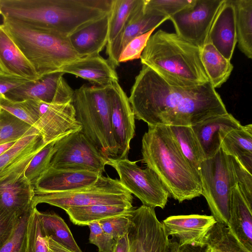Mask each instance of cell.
<instances>
[{
  "mask_svg": "<svg viewBox=\"0 0 252 252\" xmlns=\"http://www.w3.org/2000/svg\"><path fill=\"white\" fill-rule=\"evenodd\" d=\"M128 100L135 119L148 126H192L228 113L210 82L183 87L167 83L145 65L135 79Z\"/></svg>",
  "mask_w": 252,
  "mask_h": 252,
  "instance_id": "6da1fadb",
  "label": "cell"
},
{
  "mask_svg": "<svg viewBox=\"0 0 252 252\" xmlns=\"http://www.w3.org/2000/svg\"><path fill=\"white\" fill-rule=\"evenodd\" d=\"M113 0H0L2 18L68 37L111 12Z\"/></svg>",
  "mask_w": 252,
  "mask_h": 252,
  "instance_id": "7a4b0ae2",
  "label": "cell"
},
{
  "mask_svg": "<svg viewBox=\"0 0 252 252\" xmlns=\"http://www.w3.org/2000/svg\"><path fill=\"white\" fill-rule=\"evenodd\" d=\"M148 126L142 139V161L179 203L200 196L198 172L182 153L169 126Z\"/></svg>",
  "mask_w": 252,
  "mask_h": 252,
  "instance_id": "3957f363",
  "label": "cell"
},
{
  "mask_svg": "<svg viewBox=\"0 0 252 252\" xmlns=\"http://www.w3.org/2000/svg\"><path fill=\"white\" fill-rule=\"evenodd\" d=\"M140 59L142 65L174 86L192 87L210 82L200 48L176 33L159 30L152 34Z\"/></svg>",
  "mask_w": 252,
  "mask_h": 252,
  "instance_id": "277c9868",
  "label": "cell"
},
{
  "mask_svg": "<svg viewBox=\"0 0 252 252\" xmlns=\"http://www.w3.org/2000/svg\"><path fill=\"white\" fill-rule=\"evenodd\" d=\"M2 24L39 78L82 58L68 37L8 19L3 18Z\"/></svg>",
  "mask_w": 252,
  "mask_h": 252,
  "instance_id": "5b68a950",
  "label": "cell"
},
{
  "mask_svg": "<svg viewBox=\"0 0 252 252\" xmlns=\"http://www.w3.org/2000/svg\"><path fill=\"white\" fill-rule=\"evenodd\" d=\"M108 86L83 85L71 102L81 132L107 160L117 159V150L110 120Z\"/></svg>",
  "mask_w": 252,
  "mask_h": 252,
  "instance_id": "8992f818",
  "label": "cell"
},
{
  "mask_svg": "<svg viewBox=\"0 0 252 252\" xmlns=\"http://www.w3.org/2000/svg\"><path fill=\"white\" fill-rule=\"evenodd\" d=\"M198 172L201 195L206 200L211 216L217 222L227 226L231 191L237 184L231 157L220 148L213 157L201 162Z\"/></svg>",
  "mask_w": 252,
  "mask_h": 252,
  "instance_id": "52a82bcc",
  "label": "cell"
},
{
  "mask_svg": "<svg viewBox=\"0 0 252 252\" xmlns=\"http://www.w3.org/2000/svg\"><path fill=\"white\" fill-rule=\"evenodd\" d=\"M132 194L119 180L102 175L92 185L66 192H46L34 189L32 203L35 207L45 203L65 211L71 207L98 204L132 205Z\"/></svg>",
  "mask_w": 252,
  "mask_h": 252,
  "instance_id": "ba28073f",
  "label": "cell"
},
{
  "mask_svg": "<svg viewBox=\"0 0 252 252\" xmlns=\"http://www.w3.org/2000/svg\"><path fill=\"white\" fill-rule=\"evenodd\" d=\"M128 216V252H178V241L169 238L154 208L142 205Z\"/></svg>",
  "mask_w": 252,
  "mask_h": 252,
  "instance_id": "9c48e42d",
  "label": "cell"
},
{
  "mask_svg": "<svg viewBox=\"0 0 252 252\" xmlns=\"http://www.w3.org/2000/svg\"><path fill=\"white\" fill-rule=\"evenodd\" d=\"M107 165L117 171L122 184L142 202L143 205L163 209L169 194L156 173L149 167L144 169L128 158L108 160Z\"/></svg>",
  "mask_w": 252,
  "mask_h": 252,
  "instance_id": "30bf717a",
  "label": "cell"
},
{
  "mask_svg": "<svg viewBox=\"0 0 252 252\" xmlns=\"http://www.w3.org/2000/svg\"><path fill=\"white\" fill-rule=\"evenodd\" d=\"M57 150L50 166L56 169L85 170L102 173L108 160L81 131L69 133L56 142Z\"/></svg>",
  "mask_w": 252,
  "mask_h": 252,
  "instance_id": "8fae6325",
  "label": "cell"
},
{
  "mask_svg": "<svg viewBox=\"0 0 252 252\" xmlns=\"http://www.w3.org/2000/svg\"><path fill=\"white\" fill-rule=\"evenodd\" d=\"M24 101L34 116L35 128L45 144L81 130L71 102L56 104L37 99Z\"/></svg>",
  "mask_w": 252,
  "mask_h": 252,
  "instance_id": "7c38bea8",
  "label": "cell"
},
{
  "mask_svg": "<svg viewBox=\"0 0 252 252\" xmlns=\"http://www.w3.org/2000/svg\"><path fill=\"white\" fill-rule=\"evenodd\" d=\"M223 0H195L192 4L169 17L176 33L202 47L207 42L215 17Z\"/></svg>",
  "mask_w": 252,
  "mask_h": 252,
  "instance_id": "4fadbf2b",
  "label": "cell"
},
{
  "mask_svg": "<svg viewBox=\"0 0 252 252\" xmlns=\"http://www.w3.org/2000/svg\"><path fill=\"white\" fill-rule=\"evenodd\" d=\"M110 120L116 144L117 159L127 158L130 143L135 134V117L128 97L118 82L108 86Z\"/></svg>",
  "mask_w": 252,
  "mask_h": 252,
  "instance_id": "5bb4252c",
  "label": "cell"
},
{
  "mask_svg": "<svg viewBox=\"0 0 252 252\" xmlns=\"http://www.w3.org/2000/svg\"><path fill=\"white\" fill-rule=\"evenodd\" d=\"M64 73L56 72L44 76L13 89L5 95L15 101L37 99L56 104L71 102L74 90L63 77Z\"/></svg>",
  "mask_w": 252,
  "mask_h": 252,
  "instance_id": "9a60e30c",
  "label": "cell"
},
{
  "mask_svg": "<svg viewBox=\"0 0 252 252\" xmlns=\"http://www.w3.org/2000/svg\"><path fill=\"white\" fill-rule=\"evenodd\" d=\"M144 0H139L124 29L110 43L106 44L108 60L116 69L120 64L119 59L126 45L133 39L154 28H158L169 18L144 13Z\"/></svg>",
  "mask_w": 252,
  "mask_h": 252,
  "instance_id": "2e32d148",
  "label": "cell"
},
{
  "mask_svg": "<svg viewBox=\"0 0 252 252\" xmlns=\"http://www.w3.org/2000/svg\"><path fill=\"white\" fill-rule=\"evenodd\" d=\"M216 222L212 216L191 214L169 216L162 223L167 235L176 238L180 246L205 247L204 238Z\"/></svg>",
  "mask_w": 252,
  "mask_h": 252,
  "instance_id": "e0dca14e",
  "label": "cell"
},
{
  "mask_svg": "<svg viewBox=\"0 0 252 252\" xmlns=\"http://www.w3.org/2000/svg\"><path fill=\"white\" fill-rule=\"evenodd\" d=\"M102 173L50 166L37 179L34 189L46 192H66L94 184Z\"/></svg>",
  "mask_w": 252,
  "mask_h": 252,
  "instance_id": "ac0fdd59",
  "label": "cell"
},
{
  "mask_svg": "<svg viewBox=\"0 0 252 252\" xmlns=\"http://www.w3.org/2000/svg\"><path fill=\"white\" fill-rule=\"evenodd\" d=\"M206 42L230 61L237 42L235 12L232 0H223L211 26Z\"/></svg>",
  "mask_w": 252,
  "mask_h": 252,
  "instance_id": "d6986e66",
  "label": "cell"
},
{
  "mask_svg": "<svg viewBox=\"0 0 252 252\" xmlns=\"http://www.w3.org/2000/svg\"><path fill=\"white\" fill-rule=\"evenodd\" d=\"M241 126L228 112L209 117L191 127L206 159L213 157L219 151L221 141L227 133Z\"/></svg>",
  "mask_w": 252,
  "mask_h": 252,
  "instance_id": "ffe728a7",
  "label": "cell"
},
{
  "mask_svg": "<svg viewBox=\"0 0 252 252\" xmlns=\"http://www.w3.org/2000/svg\"><path fill=\"white\" fill-rule=\"evenodd\" d=\"M110 12L86 24L68 37L71 46L81 57L99 55L106 45Z\"/></svg>",
  "mask_w": 252,
  "mask_h": 252,
  "instance_id": "44dd1931",
  "label": "cell"
},
{
  "mask_svg": "<svg viewBox=\"0 0 252 252\" xmlns=\"http://www.w3.org/2000/svg\"><path fill=\"white\" fill-rule=\"evenodd\" d=\"M60 72L73 74L102 87L118 82L115 68L99 54L83 57L64 66Z\"/></svg>",
  "mask_w": 252,
  "mask_h": 252,
  "instance_id": "7402d4cb",
  "label": "cell"
},
{
  "mask_svg": "<svg viewBox=\"0 0 252 252\" xmlns=\"http://www.w3.org/2000/svg\"><path fill=\"white\" fill-rule=\"evenodd\" d=\"M0 70L30 81L39 79L3 24L0 25Z\"/></svg>",
  "mask_w": 252,
  "mask_h": 252,
  "instance_id": "603a6c76",
  "label": "cell"
},
{
  "mask_svg": "<svg viewBox=\"0 0 252 252\" xmlns=\"http://www.w3.org/2000/svg\"><path fill=\"white\" fill-rule=\"evenodd\" d=\"M227 227L244 247L252 252V206L242 195L237 185L231 191Z\"/></svg>",
  "mask_w": 252,
  "mask_h": 252,
  "instance_id": "cb8c5ba5",
  "label": "cell"
},
{
  "mask_svg": "<svg viewBox=\"0 0 252 252\" xmlns=\"http://www.w3.org/2000/svg\"><path fill=\"white\" fill-rule=\"evenodd\" d=\"M34 189L24 173L15 183L0 190V205L20 217L34 207L32 203Z\"/></svg>",
  "mask_w": 252,
  "mask_h": 252,
  "instance_id": "d4e9b609",
  "label": "cell"
},
{
  "mask_svg": "<svg viewBox=\"0 0 252 252\" xmlns=\"http://www.w3.org/2000/svg\"><path fill=\"white\" fill-rule=\"evenodd\" d=\"M220 148L227 155L235 158L252 174V125L232 129L222 138Z\"/></svg>",
  "mask_w": 252,
  "mask_h": 252,
  "instance_id": "484cf974",
  "label": "cell"
},
{
  "mask_svg": "<svg viewBox=\"0 0 252 252\" xmlns=\"http://www.w3.org/2000/svg\"><path fill=\"white\" fill-rule=\"evenodd\" d=\"M200 51L201 62L209 81L215 89L220 87L229 78L233 65L209 42L200 48Z\"/></svg>",
  "mask_w": 252,
  "mask_h": 252,
  "instance_id": "4316f807",
  "label": "cell"
},
{
  "mask_svg": "<svg viewBox=\"0 0 252 252\" xmlns=\"http://www.w3.org/2000/svg\"><path fill=\"white\" fill-rule=\"evenodd\" d=\"M132 209V205L129 204H98L71 207L65 212L74 224L86 226L93 222L126 214Z\"/></svg>",
  "mask_w": 252,
  "mask_h": 252,
  "instance_id": "83f0119b",
  "label": "cell"
},
{
  "mask_svg": "<svg viewBox=\"0 0 252 252\" xmlns=\"http://www.w3.org/2000/svg\"><path fill=\"white\" fill-rule=\"evenodd\" d=\"M235 12L237 42L241 51L252 58V0H232Z\"/></svg>",
  "mask_w": 252,
  "mask_h": 252,
  "instance_id": "f1b7e54d",
  "label": "cell"
},
{
  "mask_svg": "<svg viewBox=\"0 0 252 252\" xmlns=\"http://www.w3.org/2000/svg\"><path fill=\"white\" fill-rule=\"evenodd\" d=\"M38 215L46 237L52 238L72 252H83L76 242L64 220L55 213L40 212Z\"/></svg>",
  "mask_w": 252,
  "mask_h": 252,
  "instance_id": "f546056e",
  "label": "cell"
},
{
  "mask_svg": "<svg viewBox=\"0 0 252 252\" xmlns=\"http://www.w3.org/2000/svg\"><path fill=\"white\" fill-rule=\"evenodd\" d=\"M204 245L211 252H251L234 237L227 226L218 222L206 234Z\"/></svg>",
  "mask_w": 252,
  "mask_h": 252,
  "instance_id": "4dcf8cb0",
  "label": "cell"
},
{
  "mask_svg": "<svg viewBox=\"0 0 252 252\" xmlns=\"http://www.w3.org/2000/svg\"><path fill=\"white\" fill-rule=\"evenodd\" d=\"M182 153L198 171L205 157L200 145L190 126H169Z\"/></svg>",
  "mask_w": 252,
  "mask_h": 252,
  "instance_id": "1f68e13d",
  "label": "cell"
},
{
  "mask_svg": "<svg viewBox=\"0 0 252 252\" xmlns=\"http://www.w3.org/2000/svg\"><path fill=\"white\" fill-rule=\"evenodd\" d=\"M44 144H46L39 133L29 135L17 141L0 156V176L33 149Z\"/></svg>",
  "mask_w": 252,
  "mask_h": 252,
  "instance_id": "d6a6232c",
  "label": "cell"
},
{
  "mask_svg": "<svg viewBox=\"0 0 252 252\" xmlns=\"http://www.w3.org/2000/svg\"><path fill=\"white\" fill-rule=\"evenodd\" d=\"M37 133L36 128L0 108V145Z\"/></svg>",
  "mask_w": 252,
  "mask_h": 252,
  "instance_id": "836d02e7",
  "label": "cell"
},
{
  "mask_svg": "<svg viewBox=\"0 0 252 252\" xmlns=\"http://www.w3.org/2000/svg\"><path fill=\"white\" fill-rule=\"evenodd\" d=\"M139 0H113L110 12L107 44L120 33Z\"/></svg>",
  "mask_w": 252,
  "mask_h": 252,
  "instance_id": "e575fe53",
  "label": "cell"
},
{
  "mask_svg": "<svg viewBox=\"0 0 252 252\" xmlns=\"http://www.w3.org/2000/svg\"><path fill=\"white\" fill-rule=\"evenodd\" d=\"M58 139L48 143L40 150L31 160L25 170V177L33 186L50 166L51 160L57 150L56 142Z\"/></svg>",
  "mask_w": 252,
  "mask_h": 252,
  "instance_id": "d590c367",
  "label": "cell"
},
{
  "mask_svg": "<svg viewBox=\"0 0 252 252\" xmlns=\"http://www.w3.org/2000/svg\"><path fill=\"white\" fill-rule=\"evenodd\" d=\"M25 252H49L47 237L36 207L33 208L28 220Z\"/></svg>",
  "mask_w": 252,
  "mask_h": 252,
  "instance_id": "8d00e7d4",
  "label": "cell"
},
{
  "mask_svg": "<svg viewBox=\"0 0 252 252\" xmlns=\"http://www.w3.org/2000/svg\"><path fill=\"white\" fill-rule=\"evenodd\" d=\"M33 208L18 219L9 236L0 246V252H25L28 222Z\"/></svg>",
  "mask_w": 252,
  "mask_h": 252,
  "instance_id": "74e56055",
  "label": "cell"
},
{
  "mask_svg": "<svg viewBox=\"0 0 252 252\" xmlns=\"http://www.w3.org/2000/svg\"><path fill=\"white\" fill-rule=\"evenodd\" d=\"M195 0H144V14L170 17L189 6Z\"/></svg>",
  "mask_w": 252,
  "mask_h": 252,
  "instance_id": "f35d334b",
  "label": "cell"
},
{
  "mask_svg": "<svg viewBox=\"0 0 252 252\" xmlns=\"http://www.w3.org/2000/svg\"><path fill=\"white\" fill-rule=\"evenodd\" d=\"M0 108L35 128L34 116L24 101H15L1 94Z\"/></svg>",
  "mask_w": 252,
  "mask_h": 252,
  "instance_id": "ab89813d",
  "label": "cell"
},
{
  "mask_svg": "<svg viewBox=\"0 0 252 252\" xmlns=\"http://www.w3.org/2000/svg\"><path fill=\"white\" fill-rule=\"evenodd\" d=\"M129 212L124 215L102 220L98 222L102 229L115 240L127 233L130 224Z\"/></svg>",
  "mask_w": 252,
  "mask_h": 252,
  "instance_id": "60d3db41",
  "label": "cell"
},
{
  "mask_svg": "<svg viewBox=\"0 0 252 252\" xmlns=\"http://www.w3.org/2000/svg\"><path fill=\"white\" fill-rule=\"evenodd\" d=\"M156 29L154 28L131 40L120 55L119 59L120 63L140 59L150 37Z\"/></svg>",
  "mask_w": 252,
  "mask_h": 252,
  "instance_id": "b9f144b4",
  "label": "cell"
},
{
  "mask_svg": "<svg viewBox=\"0 0 252 252\" xmlns=\"http://www.w3.org/2000/svg\"><path fill=\"white\" fill-rule=\"evenodd\" d=\"M87 226L90 229L89 242L98 248V252H112L115 240L106 233L98 221L89 223Z\"/></svg>",
  "mask_w": 252,
  "mask_h": 252,
  "instance_id": "7bdbcfd3",
  "label": "cell"
},
{
  "mask_svg": "<svg viewBox=\"0 0 252 252\" xmlns=\"http://www.w3.org/2000/svg\"><path fill=\"white\" fill-rule=\"evenodd\" d=\"M230 157L236 171L238 188L248 203L252 206V174L248 172L235 158Z\"/></svg>",
  "mask_w": 252,
  "mask_h": 252,
  "instance_id": "ee69618b",
  "label": "cell"
},
{
  "mask_svg": "<svg viewBox=\"0 0 252 252\" xmlns=\"http://www.w3.org/2000/svg\"><path fill=\"white\" fill-rule=\"evenodd\" d=\"M19 218L0 205V246L9 236Z\"/></svg>",
  "mask_w": 252,
  "mask_h": 252,
  "instance_id": "f6af8a7d",
  "label": "cell"
},
{
  "mask_svg": "<svg viewBox=\"0 0 252 252\" xmlns=\"http://www.w3.org/2000/svg\"><path fill=\"white\" fill-rule=\"evenodd\" d=\"M29 81H30L6 74L0 70V95H5Z\"/></svg>",
  "mask_w": 252,
  "mask_h": 252,
  "instance_id": "bcb514c9",
  "label": "cell"
},
{
  "mask_svg": "<svg viewBox=\"0 0 252 252\" xmlns=\"http://www.w3.org/2000/svg\"><path fill=\"white\" fill-rule=\"evenodd\" d=\"M127 233L124 236L115 240L112 252H128Z\"/></svg>",
  "mask_w": 252,
  "mask_h": 252,
  "instance_id": "7dc6e473",
  "label": "cell"
},
{
  "mask_svg": "<svg viewBox=\"0 0 252 252\" xmlns=\"http://www.w3.org/2000/svg\"><path fill=\"white\" fill-rule=\"evenodd\" d=\"M49 252H72L54 241L52 238L47 237Z\"/></svg>",
  "mask_w": 252,
  "mask_h": 252,
  "instance_id": "c3c4849f",
  "label": "cell"
},
{
  "mask_svg": "<svg viewBox=\"0 0 252 252\" xmlns=\"http://www.w3.org/2000/svg\"><path fill=\"white\" fill-rule=\"evenodd\" d=\"M206 247L185 245L180 246L178 252H205Z\"/></svg>",
  "mask_w": 252,
  "mask_h": 252,
  "instance_id": "681fc988",
  "label": "cell"
},
{
  "mask_svg": "<svg viewBox=\"0 0 252 252\" xmlns=\"http://www.w3.org/2000/svg\"><path fill=\"white\" fill-rule=\"evenodd\" d=\"M16 142H12L0 145V156L10 148Z\"/></svg>",
  "mask_w": 252,
  "mask_h": 252,
  "instance_id": "f907efd6",
  "label": "cell"
},
{
  "mask_svg": "<svg viewBox=\"0 0 252 252\" xmlns=\"http://www.w3.org/2000/svg\"><path fill=\"white\" fill-rule=\"evenodd\" d=\"M205 252H211L206 247Z\"/></svg>",
  "mask_w": 252,
  "mask_h": 252,
  "instance_id": "816d5d0a",
  "label": "cell"
}]
</instances>
